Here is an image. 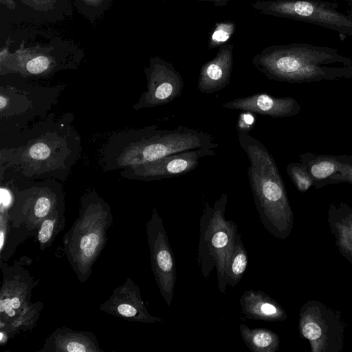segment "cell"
Instances as JSON below:
<instances>
[{"label":"cell","mask_w":352,"mask_h":352,"mask_svg":"<svg viewBox=\"0 0 352 352\" xmlns=\"http://www.w3.org/2000/svg\"><path fill=\"white\" fill-rule=\"evenodd\" d=\"M252 63L268 79L302 83L352 78V58L337 49L305 43L274 45L255 54Z\"/></svg>","instance_id":"obj_1"},{"label":"cell","mask_w":352,"mask_h":352,"mask_svg":"<svg viewBox=\"0 0 352 352\" xmlns=\"http://www.w3.org/2000/svg\"><path fill=\"white\" fill-rule=\"evenodd\" d=\"M238 140L249 160L248 179L260 221L272 236L284 240L292 232L294 214L276 163L253 136L238 133Z\"/></svg>","instance_id":"obj_2"},{"label":"cell","mask_w":352,"mask_h":352,"mask_svg":"<svg viewBox=\"0 0 352 352\" xmlns=\"http://www.w3.org/2000/svg\"><path fill=\"white\" fill-rule=\"evenodd\" d=\"M112 221L110 210L104 206H83L78 217L64 234V252L80 282H85L91 276L106 245Z\"/></svg>","instance_id":"obj_3"},{"label":"cell","mask_w":352,"mask_h":352,"mask_svg":"<svg viewBox=\"0 0 352 352\" xmlns=\"http://www.w3.org/2000/svg\"><path fill=\"white\" fill-rule=\"evenodd\" d=\"M228 195L223 193L212 206L206 203L200 219L198 265L207 278L215 267L217 286L224 294L228 286L226 270L230 258L237 231L236 223L225 218Z\"/></svg>","instance_id":"obj_4"},{"label":"cell","mask_w":352,"mask_h":352,"mask_svg":"<svg viewBox=\"0 0 352 352\" xmlns=\"http://www.w3.org/2000/svg\"><path fill=\"white\" fill-rule=\"evenodd\" d=\"M252 7L265 15L317 25L352 36V14L338 10V4L320 0H259Z\"/></svg>","instance_id":"obj_5"},{"label":"cell","mask_w":352,"mask_h":352,"mask_svg":"<svg viewBox=\"0 0 352 352\" xmlns=\"http://www.w3.org/2000/svg\"><path fill=\"white\" fill-rule=\"evenodd\" d=\"M298 329L300 337L309 341L312 352H340L346 324L340 311L321 302L309 300L301 307Z\"/></svg>","instance_id":"obj_6"},{"label":"cell","mask_w":352,"mask_h":352,"mask_svg":"<svg viewBox=\"0 0 352 352\" xmlns=\"http://www.w3.org/2000/svg\"><path fill=\"white\" fill-rule=\"evenodd\" d=\"M152 272L160 294L170 306L176 282L175 260L163 220L154 209L146 223Z\"/></svg>","instance_id":"obj_7"},{"label":"cell","mask_w":352,"mask_h":352,"mask_svg":"<svg viewBox=\"0 0 352 352\" xmlns=\"http://www.w3.org/2000/svg\"><path fill=\"white\" fill-rule=\"evenodd\" d=\"M2 283L0 291V324L12 323L32 302L30 298L35 286L33 277L21 263L12 265L1 261Z\"/></svg>","instance_id":"obj_8"},{"label":"cell","mask_w":352,"mask_h":352,"mask_svg":"<svg viewBox=\"0 0 352 352\" xmlns=\"http://www.w3.org/2000/svg\"><path fill=\"white\" fill-rule=\"evenodd\" d=\"M146 74L148 91L142 96V107L166 104L181 96L184 80L171 63L153 57L151 58Z\"/></svg>","instance_id":"obj_9"},{"label":"cell","mask_w":352,"mask_h":352,"mask_svg":"<svg viewBox=\"0 0 352 352\" xmlns=\"http://www.w3.org/2000/svg\"><path fill=\"white\" fill-rule=\"evenodd\" d=\"M215 155L213 148H197L170 154L155 161L134 166L136 176L144 180L178 177L193 170L201 158Z\"/></svg>","instance_id":"obj_10"},{"label":"cell","mask_w":352,"mask_h":352,"mask_svg":"<svg viewBox=\"0 0 352 352\" xmlns=\"http://www.w3.org/2000/svg\"><path fill=\"white\" fill-rule=\"evenodd\" d=\"M99 309L108 314L131 322H163L162 319L153 316L148 312L138 285L130 278L113 289L110 297L99 306Z\"/></svg>","instance_id":"obj_11"},{"label":"cell","mask_w":352,"mask_h":352,"mask_svg":"<svg viewBox=\"0 0 352 352\" xmlns=\"http://www.w3.org/2000/svg\"><path fill=\"white\" fill-rule=\"evenodd\" d=\"M225 109L248 111L272 118L294 116L301 109L298 101L292 96L276 97L258 93L236 98L222 104Z\"/></svg>","instance_id":"obj_12"},{"label":"cell","mask_w":352,"mask_h":352,"mask_svg":"<svg viewBox=\"0 0 352 352\" xmlns=\"http://www.w3.org/2000/svg\"><path fill=\"white\" fill-rule=\"evenodd\" d=\"M234 47L230 43L220 46L214 57L202 65L197 82L201 93L217 92L229 85L234 65Z\"/></svg>","instance_id":"obj_13"},{"label":"cell","mask_w":352,"mask_h":352,"mask_svg":"<svg viewBox=\"0 0 352 352\" xmlns=\"http://www.w3.org/2000/svg\"><path fill=\"white\" fill-rule=\"evenodd\" d=\"M39 351L103 352L91 331H74L63 327L56 329L45 341Z\"/></svg>","instance_id":"obj_14"},{"label":"cell","mask_w":352,"mask_h":352,"mask_svg":"<svg viewBox=\"0 0 352 352\" xmlns=\"http://www.w3.org/2000/svg\"><path fill=\"white\" fill-rule=\"evenodd\" d=\"M239 302L243 314L248 319L277 322L287 318L283 307L262 291L245 290Z\"/></svg>","instance_id":"obj_15"},{"label":"cell","mask_w":352,"mask_h":352,"mask_svg":"<svg viewBox=\"0 0 352 352\" xmlns=\"http://www.w3.org/2000/svg\"><path fill=\"white\" fill-rule=\"evenodd\" d=\"M327 222L340 253L352 263V204H331L327 210Z\"/></svg>","instance_id":"obj_16"},{"label":"cell","mask_w":352,"mask_h":352,"mask_svg":"<svg viewBox=\"0 0 352 352\" xmlns=\"http://www.w3.org/2000/svg\"><path fill=\"white\" fill-rule=\"evenodd\" d=\"M299 162L307 169L316 189L332 184V180L339 173L341 166L338 155H318L311 152L300 155Z\"/></svg>","instance_id":"obj_17"},{"label":"cell","mask_w":352,"mask_h":352,"mask_svg":"<svg viewBox=\"0 0 352 352\" xmlns=\"http://www.w3.org/2000/svg\"><path fill=\"white\" fill-rule=\"evenodd\" d=\"M241 336L252 352H275L280 348V338L275 332L265 328L250 329L239 325Z\"/></svg>","instance_id":"obj_18"},{"label":"cell","mask_w":352,"mask_h":352,"mask_svg":"<svg viewBox=\"0 0 352 352\" xmlns=\"http://www.w3.org/2000/svg\"><path fill=\"white\" fill-rule=\"evenodd\" d=\"M248 263L246 249L241 241V234L237 233L230 258L226 270L228 285L234 287L243 276Z\"/></svg>","instance_id":"obj_19"},{"label":"cell","mask_w":352,"mask_h":352,"mask_svg":"<svg viewBox=\"0 0 352 352\" xmlns=\"http://www.w3.org/2000/svg\"><path fill=\"white\" fill-rule=\"evenodd\" d=\"M43 307L41 302L31 303L25 307L10 324H1V331L6 333L8 338H12L21 331L32 330L38 319L40 311Z\"/></svg>","instance_id":"obj_20"},{"label":"cell","mask_w":352,"mask_h":352,"mask_svg":"<svg viewBox=\"0 0 352 352\" xmlns=\"http://www.w3.org/2000/svg\"><path fill=\"white\" fill-rule=\"evenodd\" d=\"M65 225L63 212L55 209L42 221L38 228L36 237L39 248L43 250L50 246Z\"/></svg>","instance_id":"obj_21"},{"label":"cell","mask_w":352,"mask_h":352,"mask_svg":"<svg viewBox=\"0 0 352 352\" xmlns=\"http://www.w3.org/2000/svg\"><path fill=\"white\" fill-rule=\"evenodd\" d=\"M236 30V24L232 21L216 23L210 32L208 48L212 50L228 43Z\"/></svg>","instance_id":"obj_22"},{"label":"cell","mask_w":352,"mask_h":352,"mask_svg":"<svg viewBox=\"0 0 352 352\" xmlns=\"http://www.w3.org/2000/svg\"><path fill=\"white\" fill-rule=\"evenodd\" d=\"M290 179L300 192H305L313 186V179L307 169L301 162H290L286 167Z\"/></svg>","instance_id":"obj_23"},{"label":"cell","mask_w":352,"mask_h":352,"mask_svg":"<svg viewBox=\"0 0 352 352\" xmlns=\"http://www.w3.org/2000/svg\"><path fill=\"white\" fill-rule=\"evenodd\" d=\"M341 166L339 173L333 177L332 184L346 182L352 184V155H338Z\"/></svg>","instance_id":"obj_24"},{"label":"cell","mask_w":352,"mask_h":352,"mask_svg":"<svg viewBox=\"0 0 352 352\" xmlns=\"http://www.w3.org/2000/svg\"><path fill=\"white\" fill-rule=\"evenodd\" d=\"M51 65L50 58L45 56H38L26 63V69L33 74H38L46 71Z\"/></svg>","instance_id":"obj_25"},{"label":"cell","mask_w":352,"mask_h":352,"mask_svg":"<svg viewBox=\"0 0 352 352\" xmlns=\"http://www.w3.org/2000/svg\"><path fill=\"white\" fill-rule=\"evenodd\" d=\"M254 113L248 111H242L239 116L236 122L238 133H248L255 125L256 118Z\"/></svg>","instance_id":"obj_26"},{"label":"cell","mask_w":352,"mask_h":352,"mask_svg":"<svg viewBox=\"0 0 352 352\" xmlns=\"http://www.w3.org/2000/svg\"><path fill=\"white\" fill-rule=\"evenodd\" d=\"M50 154V148L43 143H37L33 145L30 149V155L34 160H44L47 158Z\"/></svg>","instance_id":"obj_27"},{"label":"cell","mask_w":352,"mask_h":352,"mask_svg":"<svg viewBox=\"0 0 352 352\" xmlns=\"http://www.w3.org/2000/svg\"><path fill=\"white\" fill-rule=\"evenodd\" d=\"M12 196L8 189L1 188V208L7 210L11 205Z\"/></svg>","instance_id":"obj_28"},{"label":"cell","mask_w":352,"mask_h":352,"mask_svg":"<svg viewBox=\"0 0 352 352\" xmlns=\"http://www.w3.org/2000/svg\"><path fill=\"white\" fill-rule=\"evenodd\" d=\"M34 6L38 7H47L52 6L56 0H30Z\"/></svg>","instance_id":"obj_29"},{"label":"cell","mask_w":352,"mask_h":352,"mask_svg":"<svg viewBox=\"0 0 352 352\" xmlns=\"http://www.w3.org/2000/svg\"><path fill=\"white\" fill-rule=\"evenodd\" d=\"M214 3L215 6H226L228 2L235 0H197Z\"/></svg>","instance_id":"obj_30"},{"label":"cell","mask_w":352,"mask_h":352,"mask_svg":"<svg viewBox=\"0 0 352 352\" xmlns=\"http://www.w3.org/2000/svg\"><path fill=\"white\" fill-rule=\"evenodd\" d=\"M2 4L6 5L10 9H15V3L14 0H0Z\"/></svg>","instance_id":"obj_31"},{"label":"cell","mask_w":352,"mask_h":352,"mask_svg":"<svg viewBox=\"0 0 352 352\" xmlns=\"http://www.w3.org/2000/svg\"><path fill=\"white\" fill-rule=\"evenodd\" d=\"M87 4L92 6H98L100 5L103 0H84Z\"/></svg>","instance_id":"obj_32"},{"label":"cell","mask_w":352,"mask_h":352,"mask_svg":"<svg viewBox=\"0 0 352 352\" xmlns=\"http://www.w3.org/2000/svg\"><path fill=\"white\" fill-rule=\"evenodd\" d=\"M6 104V99L3 96H1L0 97V107L1 109H3Z\"/></svg>","instance_id":"obj_33"},{"label":"cell","mask_w":352,"mask_h":352,"mask_svg":"<svg viewBox=\"0 0 352 352\" xmlns=\"http://www.w3.org/2000/svg\"><path fill=\"white\" fill-rule=\"evenodd\" d=\"M350 6L352 7V0H349Z\"/></svg>","instance_id":"obj_34"}]
</instances>
